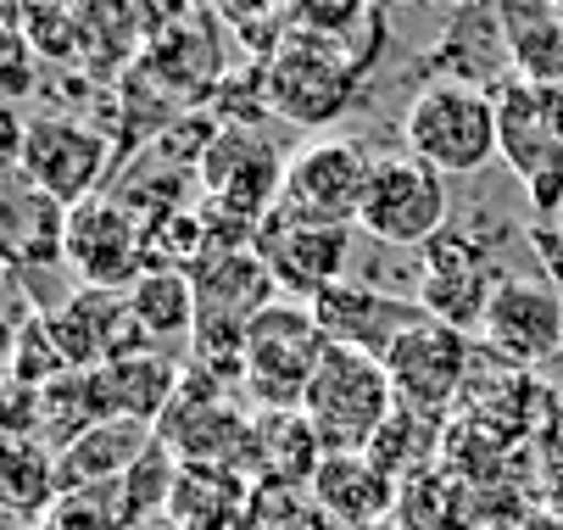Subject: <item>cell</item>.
<instances>
[{"label":"cell","mask_w":563,"mask_h":530,"mask_svg":"<svg viewBox=\"0 0 563 530\" xmlns=\"http://www.w3.org/2000/svg\"><path fill=\"white\" fill-rule=\"evenodd\" d=\"M73 363H67V352H62V341H56V330H51V319L45 313H34L29 324H12V352H7V380H18V386H34V391H45L51 380H62Z\"/></svg>","instance_id":"4316f807"},{"label":"cell","mask_w":563,"mask_h":530,"mask_svg":"<svg viewBox=\"0 0 563 530\" xmlns=\"http://www.w3.org/2000/svg\"><path fill=\"white\" fill-rule=\"evenodd\" d=\"M252 435L257 419H246L234 408V397H223V380L190 368L179 380V397L168 402L156 441H163L179 464H229L252 475Z\"/></svg>","instance_id":"ba28073f"},{"label":"cell","mask_w":563,"mask_h":530,"mask_svg":"<svg viewBox=\"0 0 563 530\" xmlns=\"http://www.w3.org/2000/svg\"><path fill=\"white\" fill-rule=\"evenodd\" d=\"M7 435H34L40 441V391L7 380Z\"/></svg>","instance_id":"f546056e"},{"label":"cell","mask_w":563,"mask_h":530,"mask_svg":"<svg viewBox=\"0 0 563 530\" xmlns=\"http://www.w3.org/2000/svg\"><path fill=\"white\" fill-rule=\"evenodd\" d=\"M257 530H341L324 508H318L312 497L301 503V492H285V508H274V514H263V525Z\"/></svg>","instance_id":"f1b7e54d"},{"label":"cell","mask_w":563,"mask_h":530,"mask_svg":"<svg viewBox=\"0 0 563 530\" xmlns=\"http://www.w3.org/2000/svg\"><path fill=\"white\" fill-rule=\"evenodd\" d=\"M67 363L73 368H107L118 357H134V352H156L151 335L140 330L134 308H129V290H96V285H78L67 290V301L56 313H45Z\"/></svg>","instance_id":"2e32d148"},{"label":"cell","mask_w":563,"mask_h":530,"mask_svg":"<svg viewBox=\"0 0 563 530\" xmlns=\"http://www.w3.org/2000/svg\"><path fill=\"white\" fill-rule=\"evenodd\" d=\"M368 0H285V34L301 40H324V45H346L357 34V23H368Z\"/></svg>","instance_id":"83f0119b"},{"label":"cell","mask_w":563,"mask_h":530,"mask_svg":"<svg viewBox=\"0 0 563 530\" xmlns=\"http://www.w3.org/2000/svg\"><path fill=\"white\" fill-rule=\"evenodd\" d=\"M34 530H134V508H129L123 481L78 486V492H62Z\"/></svg>","instance_id":"484cf974"},{"label":"cell","mask_w":563,"mask_h":530,"mask_svg":"<svg viewBox=\"0 0 563 530\" xmlns=\"http://www.w3.org/2000/svg\"><path fill=\"white\" fill-rule=\"evenodd\" d=\"M285 168L290 163L279 157L274 140H263L246 123H229L218 140H207L196 185H201V196L218 212H229L240 223H257V230H263V223L274 218V207H279V196H285Z\"/></svg>","instance_id":"9c48e42d"},{"label":"cell","mask_w":563,"mask_h":530,"mask_svg":"<svg viewBox=\"0 0 563 530\" xmlns=\"http://www.w3.org/2000/svg\"><path fill=\"white\" fill-rule=\"evenodd\" d=\"M252 252L274 274L279 296H296V301H312L318 290H330L335 279L352 274V230H341V223H301V218L274 212L257 230Z\"/></svg>","instance_id":"5bb4252c"},{"label":"cell","mask_w":563,"mask_h":530,"mask_svg":"<svg viewBox=\"0 0 563 530\" xmlns=\"http://www.w3.org/2000/svg\"><path fill=\"white\" fill-rule=\"evenodd\" d=\"M179 363L168 352H134L107 368H96V386L107 402V419H140V424H163L168 402L179 397Z\"/></svg>","instance_id":"ffe728a7"},{"label":"cell","mask_w":563,"mask_h":530,"mask_svg":"<svg viewBox=\"0 0 563 530\" xmlns=\"http://www.w3.org/2000/svg\"><path fill=\"white\" fill-rule=\"evenodd\" d=\"M385 374H390L401 408L441 419L452 408V397L468 386V330H452L441 319H419L385 352Z\"/></svg>","instance_id":"4fadbf2b"},{"label":"cell","mask_w":563,"mask_h":530,"mask_svg":"<svg viewBox=\"0 0 563 530\" xmlns=\"http://www.w3.org/2000/svg\"><path fill=\"white\" fill-rule=\"evenodd\" d=\"M497 23L508 40L514 79L563 85V18L552 0H497Z\"/></svg>","instance_id":"44dd1931"},{"label":"cell","mask_w":563,"mask_h":530,"mask_svg":"<svg viewBox=\"0 0 563 530\" xmlns=\"http://www.w3.org/2000/svg\"><path fill=\"white\" fill-rule=\"evenodd\" d=\"M525 530H563V519H558V514H541V519H530Z\"/></svg>","instance_id":"1f68e13d"},{"label":"cell","mask_w":563,"mask_h":530,"mask_svg":"<svg viewBox=\"0 0 563 530\" xmlns=\"http://www.w3.org/2000/svg\"><path fill=\"white\" fill-rule=\"evenodd\" d=\"M497 140L536 212H563V85L508 79L497 90Z\"/></svg>","instance_id":"8992f818"},{"label":"cell","mask_w":563,"mask_h":530,"mask_svg":"<svg viewBox=\"0 0 563 530\" xmlns=\"http://www.w3.org/2000/svg\"><path fill=\"white\" fill-rule=\"evenodd\" d=\"M129 308L156 352H168L174 341H196V279L185 268H145L129 290Z\"/></svg>","instance_id":"cb8c5ba5"},{"label":"cell","mask_w":563,"mask_h":530,"mask_svg":"<svg viewBox=\"0 0 563 530\" xmlns=\"http://www.w3.org/2000/svg\"><path fill=\"white\" fill-rule=\"evenodd\" d=\"M134 530H179V525H174V519H168V514H156V519H140V525H134Z\"/></svg>","instance_id":"4dcf8cb0"},{"label":"cell","mask_w":563,"mask_h":530,"mask_svg":"<svg viewBox=\"0 0 563 530\" xmlns=\"http://www.w3.org/2000/svg\"><path fill=\"white\" fill-rule=\"evenodd\" d=\"M396 413V386L379 357L357 346H330L307 380L301 419L312 424L324 452H368Z\"/></svg>","instance_id":"7a4b0ae2"},{"label":"cell","mask_w":563,"mask_h":530,"mask_svg":"<svg viewBox=\"0 0 563 530\" xmlns=\"http://www.w3.org/2000/svg\"><path fill=\"white\" fill-rule=\"evenodd\" d=\"M357 101V67L324 45L285 34L263 62V107L296 129H335Z\"/></svg>","instance_id":"5b68a950"},{"label":"cell","mask_w":563,"mask_h":530,"mask_svg":"<svg viewBox=\"0 0 563 530\" xmlns=\"http://www.w3.org/2000/svg\"><path fill=\"white\" fill-rule=\"evenodd\" d=\"M401 145L424 157L446 179H468L503 157L497 140V90L457 85V79H430L408 112H401Z\"/></svg>","instance_id":"6da1fadb"},{"label":"cell","mask_w":563,"mask_h":530,"mask_svg":"<svg viewBox=\"0 0 563 530\" xmlns=\"http://www.w3.org/2000/svg\"><path fill=\"white\" fill-rule=\"evenodd\" d=\"M156 441V424H140V419H101L96 430H85L78 441H67L56 452V475H62V492H78V486H112L123 481Z\"/></svg>","instance_id":"ac0fdd59"},{"label":"cell","mask_w":563,"mask_h":530,"mask_svg":"<svg viewBox=\"0 0 563 530\" xmlns=\"http://www.w3.org/2000/svg\"><path fill=\"white\" fill-rule=\"evenodd\" d=\"M452 218V196H446V174H435L413 151H385L374 157L368 174V196L357 212V230L374 246L390 252H424Z\"/></svg>","instance_id":"277c9868"},{"label":"cell","mask_w":563,"mask_h":530,"mask_svg":"<svg viewBox=\"0 0 563 530\" xmlns=\"http://www.w3.org/2000/svg\"><path fill=\"white\" fill-rule=\"evenodd\" d=\"M552 7H558V18H563V0H552Z\"/></svg>","instance_id":"d6a6232c"},{"label":"cell","mask_w":563,"mask_h":530,"mask_svg":"<svg viewBox=\"0 0 563 530\" xmlns=\"http://www.w3.org/2000/svg\"><path fill=\"white\" fill-rule=\"evenodd\" d=\"M0 492H7V508L18 514V525L34 530L45 519V508L62 497L56 452L34 435H7V452H0Z\"/></svg>","instance_id":"d4e9b609"},{"label":"cell","mask_w":563,"mask_h":530,"mask_svg":"<svg viewBox=\"0 0 563 530\" xmlns=\"http://www.w3.org/2000/svg\"><path fill=\"white\" fill-rule=\"evenodd\" d=\"M67 268L78 285L96 290H134V279L151 268V235L145 218L123 196H90L67 207Z\"/></svg>","instance_id":"30bf717a"},{"label":"cell","mask_w":563,"mask_h":530,"mask_svg":"<svg viewBox=\"0 0 563 530\" xmlns=\"http://www.w3.org/2000/svg\"><path fill=\"white\" fill-rule=\"evenodd\" d=\"M312 319H318V330L330 335V346H357V352L385 363V352L401 341V330H413L430 313L419 308V296L401 301L396 290H379V285L346 274L330 290L312 296Z\"/></svg>","instance_id":"9a60e30c"},{"label":"cell","mask_w":563,"mask_h":530,"mask_svg":"<svg viewBox=\"0 0 563 530\" xmlns=\"http://www.w3.org/2000/svg\"><path fill=\"white\" fill-rule=\"evenodd\" d=\"M107 163H112V151H107L101 129L78 123V118H67V112H45V118L29 123L23 151H18L12 168H18L29 185H40L45 196H56L62 207H78V201L101 196Z\"/></svg>","instance_id":"8fae6325"},{"label":"cell","mask_w":563,"mask_h":530,"mask_svg":"<svg viewBox=\"0 0 563 530\" xmlns=\"http://www.w3.org/2000/svg\"><path fill=\"white\" fill-rule=\"evenodd\" d=\"M330 352V335L318 330L312 301L274 296L246 330V357H240V386L263 408H301L307 380Z\"/></svg>","instance_id":"3957f363"},{"label":"cell","mask_w":563,"mask_h":530,"mask_svg":"<svg viewBox=\"0 0 563 530\" xmlns=\"http://www.w3.org/2000/svg\"><path fill=\"white\" fill-rule=\"evenodd\" d=\"M307 497L341 530H374L396 508V475L374 459V452H324Z\"/></svg>","instance_id":"e0dca14e"},{"label":"cell","mask_w":563,"mask_h":530,"mask_svg":"<svg viewBox=\"0 0 563 530\" xmlns=\"http://www.w3.org/2000/svg\"><path fill=\"white\" fill-rule=\"evenodd\" d=\"M479 335L514 368H541L563 357V290L547 274H503Z\"/></svg>","instance_id":"7c38bea8"},{"label":"cell","mask_w":563,"mask_h":530,"mask_svg":"<svg viewBox=\"0 0 563 530\" xmlns=\"http://www.w3.org/2000/svg\"><path fill=\"white\" fill-rule=\"evenodd\" d=\"M324 446H318L312 424L301 419V408H263L257 413V435H252V475L268 492H307Z\"/></svg>","instance_id":"d6986e66"},{"label":"cell","mask_w":563,"mask_h":530,"mask_svg":"<svg viewBox=\"0 0 563 530\" xmlns=\"http://www.w3.org/2000/svg\"><path fill=\"white\" fill-rule=\"evenodd\" d=\"M62 246H67V207L12 168V196H7V252H12V268H62L67 263Z\"/></svg>","instance_id":"7402d4cb"},{"label":"cell","mask_w":563,"mask_h":530,"mask_svg":"<svg viewBox=\"0 0 563 530\" xmlns=\"http://www.w3.org/2000/svg\"><path fill=\"white\" fill-rule=\"evenodd\" d=\"M368 174H374V151L363 140H335V134L307 140L285 168V196H279L274 212L301 218V223H341V230H357Z\"/></svg>","instance_id":"52a82bcc"},{"label":"cell","mask_w":563,"mask_h":530,"mask_svg":"<svg viewBox=\"0 0 563 530\" xmlns=\"http://www.w3.org/2000/svg\"><path fill=\"white\" fill-rule=\"evenodd\" d=\"M252 503V475L229 464H179L168 519L179 530H234Z\"/></svg>","instance_id":"603a6c76"}]
</instances>
